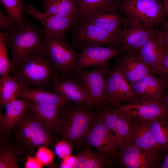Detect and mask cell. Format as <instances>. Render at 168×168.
<instances>
[{"mask_svg": "<svg viewBox=\"0 0 168 168\" xmlns=\"http://www.w3.org/2000/svg\"><path fill=\"white\" fill-rule=\"evenodd\" d=\"M12 76L21 87L35 86L48 91L61 76L54 68L43 49L24 57L12 67Z\"/></svg>", "mask_w": 168, "mask_h": 168, "instance_id": "obj_1", "label": "cell"}, {"mask_svg": "<svg viewBox=\"0 0 168 168\" xmlns=\"http://www.w3.org/2000/svg\"><path fill=\"white\" fill-rule=\"evenodd\" d=\"M92 106L83 103L71 104L62 107L58 134L61 140L73 146L83 144L84 138L96 114L91 110Z\"/></svg>", "mask_w": 168, "mask_h": 168, "instance_id": "obj_2", "label": "cell"}, {"mask_svg": "<svg viewBox=\"0 0 168 168\" xmlns=\"http://www.w3.org/2000/svg\"><path fill=\"white\" fill-rule=\"evenodd\" d=\"M15 127L18 147L28 153L40 146L51 145L54 142L55 134L52 128L27 109Z\"/></svg>", "mask_w": 168, "mask_h": 168, "instance_id": "obj_3", "label": "cell"}, {"mask_svg": "<svg viewBox=\"0 0 168 168\" xmlns=\"http://www.w3.org/2000/svg\"><path fill=\"white\" fill-rule=\"evenodd\" d=\"M3 32L6 44L10 49L11 67L16 65L26 56L42 49L45 42L43 29L25 17L23 25L14 32L11 34L6 31Z\"/></svg>", "mask_w": 168, "mask_h": 168, "instance_id": "obj_4", "label": "cell"}, {"mask_svg": "<svg viewBox=\"0 0 168 168\" xmlns=\"http://www.w3.org/2000/svg\"><path fill=\"white\" fill-rule=\"evenodd\" d=\"M119 11L130 21L150 29L161 24L167 15L161 0H122Z\"/></svg>", "mask_w": 168, "mask_h": 168, "instance_id": "obj_5", "label": "cell"}, {"mask_svg": "<svg viewBox=\"0 0 168 168\" xmlns=\"http://www.w3.org/2000/svg\"><path fill=\"white\" fill-rule=\"evenodd\" d=\"M45 41L43 50L49 62L61 76H73L79 53L64 37L51 35L43 32Z\"/></svg>", "mask_w": 168, "mask_h": 168, "instance_id": "obj_6", "label": "cell"}, {"mask_svg": "<svg viewBox=\"0 0 168 168\" xmlns=\"http://www.w3.org/2000/svg\"><path fill=\"white\" fill-rule=\"evenodd\" d=\"M72 45L81 50L92 46H119L117 37L89 22H77L70 30Z\"/></svg>", "mask_w": 168, "mask_h": 168, "instance_id": "obj_7", "label": "cell"}, {"mask_svg": "<svg viewBox=\"0 0 168 168\" xmlns=\"http://www.w3.org/2000/svg\"><path fill=\"white\" fill-rule=\"evenodd\" d=\"M158 150H146L132 144L120 148L112 156L114 164L124 168H155L160 164Z\"/></svg>", "mask_w": 168, "mask_h": 168, "instance_id": "obj_8", "label": "cell"}, {"mask_svg": "<svg viewBox=\"0 0 168 168\" xmlns=\"http://www.w3.org/2000/svg\"><path fill=\"white\" fill-rule=\"evenodd\" d=\"M104 99L105 106L111 108L136 101L131 85L114 67L106 77Z\"/></svg>", "mask_w": 168, "mask_h": 168, "instance_id": "obj_9", "label": "cell"}, {"mask_svg": "<svg viewBox=\"0 0 168 168\" xmlns=\"http://www.w3.org/2000/svg\"><path fill=\"white\" fill-rule=\"evenodd\" d=\"M83 144L93 147L100 153L111 156L117 152L120 147L116 137L98 119V115L94 119Z\"/></svg>", "mask_w": 168, "mask_h": 168, "instance_id": "obj_10", "label": "cell"}, {"mask_svg": "<svg viewBox=\"0 0 168 168\" xmlns=\"http://www.w3.org/2000/svg\"><path fill=\"white\" fill-rule=\"evenodd\" d=\"M98 119L115 133L120 147L131 144L132 130L131 120L117 108L105 106L98 111Z\"/></svg>", "mask_w": 168, "mask_h": 168, "instance_id": "obj_11", "label": "cell"}, {"mask_svg": "<svg viewBox=\"0 0 168 168\" xmlns=\"http://www.w3.org/2000/svg\"><path fill=\"white\" fill-rule=\"evenodd\" d=\"M117 56L113 67L130 85L149 74L155 73L143 61L138 52L124 49Z\"/></svg>", "mask_w": 168, "mask_h": 168, "instance_id": "obj_12", "label": "cell"}, {"mask_svg": "<svg viewBox=\"0 0 168 168\" xmlns=\"http://www.w3.org/2000/svg\"><path fill=\"white\" fill-rule=\"evenodd\" d=\"M111 70L107 64L90 70L85 69L77 73L87 88L93 106L98 111L105 106L106 77Z\"/></svg>", "mask_w": 168, "mask_h": 168, "instance_id": "obj_13", "label": "cell"}, {"mask_svg": "<svg viewBox=\"0 0 168 168\" xmlns=\"http://www.w3.org/2000/svg\"><path fill=\"white\" fill-rule=\"evenodd\" d=\"M124 49L121 45H95L86 47L79 53L75 65V73L88 67L108 64L110 60L117 56Z\"/></svg>", "mask_w": 168, "mask_h": 168, "instance_id": "obj_14", "label": "cell"}, {"mask_svg": "<svg viewBox=\"0 0 168 168\" xmlns=\"http://www.w3.org/2000/svg\"><path fill=\"white\" fill-rule=\"evenodd\" d=\"M24 13L38 20L43 26L44 33L52 36L64 37L75 23V18H70L43 12L29 4Z\"/></svg>", "mask_w": 168, "mask_h": 168, "instance_id": "obj_15", "label": "cell"}, {"mask_svg": "<svg viewBox=\"0 0 168 168\" xmlns=\"http://www.w3.org/2000/svg\"><path fill=\"white\" fill-rule=\"evenodd\" d=\"M155 73L149 74L130 85L136 102L153 101L161 104L166 82Z\"/></svg>", "mask_w": 168, "mask_h": 168, "instance_id": "obj_16", "label": "cell"}, {"mask_svg": "<svg viewBox=\"0 0 168 168\" xmlns=\"http://www.w3.org/2000/svg\"><path fill=\"white\" fill-rule=\"evenodd\" d=\"M122 25L117 36L119 45L124 49L138 52L153 34L155 30L135 24L125 17Z\"/></svg>", "mask_w": 168, "mask_h": 168, "instance_id": "obj_17", "label": "cell"}, {"mask_svg": "<svg viewBox=\"0 0 168 168\" xmlns=\"http://www.w3.org/2000/svg\"><path fill=\"white\" fill-rule=\"evenodd\" d=\"M116 107L131 119L142 123L161 118H168V110L161 103L155 101L126 103Z\"/></svg>", "mask_w": 168, "mask_h": 168, "instance_id": "obj_18", "label": "cell"}, {"mask_svg": "<svg viewBox=\"0 0 168 168\" xmlns=\"http://www.w3.org/2000/svg\"><path fill=\"white\" fill-rule=\"evenodd\" d=\"M52 89L74 103L93 106L89 92L79 77L60 76L53 84Z\"/></svg>", "mask_w": 168, "mask_h": 168, "instance_id": "obj_19", "label": "cell"}, {"mask_svg": "<svg viewBox=\"0 0 168 168\" xmlns=\"http://www.w3.org/2000/svg\"><path fill=\"white\" fill-rule=\"evenodd\" d=\"M76 7L75 18L77 22H84L103 13L117 12L120 0H74Z\"/></svg>", "mask_w": 168, "mask_h": 168, "instance_id": "obj_20", "label": "cell"}, {"mask_svg": "<svg viewBox=\"0 0 168 168\" xmlns=\"http://www.w3.org/2000/svg\"><path fill=\"white\" fill-rule=\"evenodd\" d=\"M164 51L155 30L154 33L142 46L138 52L144 63L157 74L162 60Z\"/></svg>", "mask_w": 168, "mask_h": 168, "instance_id": "obj_21", "label": "cell"}, {"mask_svg": "<svg viewBox=\"0 0 168 168\" xmlns=\"http://www.w3.org/2000/svg\"><path fill=\"white\" fill-rule=\"evenodd\" d=\"M114 165L112 156L86 147L76 156L73 168H108Z\"/></svg>", "mask_w": 168, "mask_h": 168, "instance_id": "obj_22", "label": "cell"}, {"mask_svg": "<svg viewBox=\"0 0 168 168\" xmlns=\"http://www.w3.org/2000/svg\"><path fill=\"white\" fill-rule=\"evenodd\" d=\"M62 108L56 104L30 101L27 109L47 123L57 134Z\"/></svg>", "mask_w": 168, "mask_h": 168, "instance_id": "obj_23", "label": "cell"}, {"mask_svg": "<svg viewBox=\"0 0 168 168\" xmlns=\"http://www.w3.org/2000/svg\"><path fill=\"white\" fill-rule=\"evenodd\" d=\"M30 101L23 98L15 99L5 106V113L0 115V124L3 130L9 132L14 128L27 109Z\"/></svg>", "mask_w": 168, "mask_h": 168, "instance_id": "obj_24", "label": "cell"}, {"mask_svg": "<svg viewBox=\"0 0 168 168\" xmlns=\"http://www.w3.org/2000/svg\"><path fill=\"white\" fill-rule=\"evenodd\" d=\"M19 97L30 101L52 104L63 107L71 104V101L54 91L41 89H31L21 87Z\"/></svg>", "mask_w": 168, "mask_h": 168, "instance_id": "obj_25", "label": "cell"}, {"mask_svg": "<svg viewBox=\"0 0 168 168\" xmlns=\"http://www.w3.org/2000/svg\"><path fill=\"white\" fill-rule=\"evenodd\" d=\"M131 119L132 123L131 144L145 150L160 151L150 129L148 122L142 123Z\"/></svg>", "mask_w": 168, "mask_h": 168, "instance_id": "obj_26", "label": "cell"}, {"mask_svg": "<svg viewBox=\"0 0 168 168\" xmlns=\"http://www.w3.org/2000/svg\"><path fill=\"white\" fill-rule=\"evenodd\" d=\"M124 20V18L116 12L99 14L85 21L91 23L117 37Z\"/></svg>", "mask_w": 168, "mask_h": 168, "instance_id": "obj_27", "label": "cell"}, {"mask_svg": "<svg viewBox=\"0 0 168 168\" xmlns=\"http://www.w3.org/2000/svg\"><path fill=\"white\" fill-rule=\"evenodd\" d=\"M44 12L61 16L75 18L76 7L74 0H42Z\"/></svg>", "mask_w": 168, "mask_h": 168, "instance_id": "obj_28", "label": "cell"}, {"mask_svg": "<svg viewBox=\"0 0 168 168\" xmlns=\"http://www.w3.org/2000/svg\"><path fill=\"white\" fill-rule=\"evenodd\" d=\"M21 87L18 82L9 75L0 77V103L3 106L19 97Z\"/></svg>", "mask_w": 168, "mask_h": 168, "instance_id": "obj_29", "label": "cell"}, {"mask_svg": "<svg viewBox=\"0 0 168 168\" xmlns=\"http://www.w3.org/2000/svg\"><path fill=\"white\" fill-rule=\"evenodd\" d=\"M160 151H168V118L155 119L148 122Z\"/></svg>", "mask_w": 168, "mask_h": 168, "instance_id": "obj_30", "label": "cell"}, {"mask_svg": "<svg viewBox=\"0 0 168 168\" xmlns=\"http://www.w3.org/2000/svg\"><path fill=\"white\" fill-rule=\"evenodd\" d=\"M7 15L12 18L20 27L24 22L25 7L22 0H0Z\"/></svg>", "mask_w": 168, "mask_h": 168, "instance_id": "obj_31", "label": "cell"}, {"mask_svg": "<svg viewBox=\"0 0 168 168\" xmlns=\"http://www.w3.org/2000/svg\"><path fill=\"white\" fill-rule=\"evenodd\" d=\"M16 156L14 150L9 146L1 147L0 168H18Z\"/></svg>", "mask_w": 168, "mask_h": 168, "instance_id": "obj_32", "label": "cell"}, {"mask_svg": "<svg viewBox=\"0 0 168 168\" xmlns=\"http://www.w3.org/2000/svg\"><path fill=\"white\" fill-rule=\"evenodd\" d=\"M12 66L7 50L3 32L0 33V77L9 75Z\"/></svg>", "mask_w": 168, "mask_h": 168, "instance_id": "obj_33", "label": "cell"}, {"mask_svg": "<svg viewBox=\"0 0 168 168\" xmlns=\"http://www.w3.org/2000/svg\"><path fill=\"white\" fill-rule=\"evenodd\" d=\"M0 27L11 34L17 30L20 27L12 18L4 14L0 9Z\"/></svg>", "mask_w": 168, "mask_h": 168, "instance_id": "obj_34", "label": "cell"}, {"mask_svg": "<svg viewBox=\"0 0 168 168\" xmlns=\"http://www.w3.org/2000/svg\"><path fill=\"white\" fill-rule=\"evenodd\" d=\"M73 146L68 141L61 140L55 146V150L57 155L64 159L71 156Z\"/></svg>", "mask_w": 168, "mask_h": 168, "instance_id": "obj_35", "label": "cell"}, {"mask_svg": "<svg viewBox=\"0 0 168 168\" xmlns=\"http://www.w3.org/2000/svg\"><path fill=\"white\" fill-rule=\"evenodd\" d=\"M54 157V155L52 151L46 146H42L38 147L35 155V157L43 165H45L50 164L52 162Z\"/></svg>", "mask_w": 168, "mask_h": 168, "instance_id": "obj_36", "label": "cell"}, {"mask_svg": "<svg viewBox=\"0 0 168 168\" xmlns=\"http://www.w3.org/2000/svg\"><path fill=\"white\" fill-rule=\"evenodd\" d=\"M157 74L168 82V51L164 49L162 60Z\"/></svg>", "mask_w": 168, "mask_h": 168, "instance_id": "obj_37", "label": "cell"}, {"mask_svg": "<svg viewBox=\"0 0 168 168\" xmlns=\"http://www.w3.org/2000/svg\"><path fill=\"white\" fill-rule=\"evenodd\" d=\"M156 32L164 48L168 51V27L156 29Z\"/></svg>", "mask_w": 168, "mask_h": 168, "instance_id": "obj_38", "label": "cell"}, {"mask_svg": "<svg viewBox=\"0 0 168 168\" xmlns=\"http://www.w3.org/2000/svg\"><path fill=\"white\" fill-rule=\"evenodd\" d=\"M43 165L36 157L28 156L25 165L26 168H41Z\"/></svg>", "mask_w": 168, "mask_h": 168, "instance_id": "obj_39", "label": "cell"}, {"mask_svg": "<svg viewBox=\"0 0 168 168\" xmlns=\"http://www.w3.org/2000/svg\"><path fill=\"white\" fill-rule=\"evenodd\" d=\"M76 156H71L63 159L61 164L60 168H72L75 162Z\"/></svg>", "mask_w": 168, "mask_h": 168, "instance_id": "obj_40", "label": "cell"}, {"mask_svg": "<svg viewBox=\"0 0 168 168\" xmlns=\"http://www.w3.org/2000/svg\"><path fill=\"white\" fill-rule=\"evenodd\" d=\"M161 104L168 110V92L164 96Z\"/></svg>", "mask_w": 168, "mask_h": 168, "instance_id": "obj_41", "label": "cell"}, {"mask_svg": "<svg viewBox=\"0 0 168 168\" xmlns=\"http://www.w3.org/2000/svg\"><path fill=\"white\" fill-rule=\"evenodd\" d=\"M161 167L162 168H168V151L164 159Z\"/></svg>", "mask_w": 168, "mask_h": 168, "instance_id": "obj_42", "label": "cell"}, {"mask_svg": "<svg viewBox=\"0 0 168 168\" xmlns=\"http://www.w3.org/2000/svg\"><path fill=\"white\" fill-rule=\"evenodd\" d=\"M163 4L167 14L168 15V0H164L163 2Z\"/></svg>", "mask_w": 168, "mask_h": 168, "instance_id": "obj_43", "label": "cell"}, {"mask_svg": "<svg viewBox=\"0 0 168 168\" xmlns=\"http://www.w3.org/2000/svg\"><path fill=\"white\" fill-rule=\"evenodd\" d=\"M161 25L162 27H168V19H166Z\"/></svg>", "mask_w": 168, "mask_h": 168, "instance_id": "obj_44", "label": "cell"}]
</instances>
